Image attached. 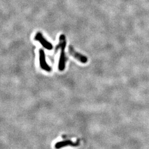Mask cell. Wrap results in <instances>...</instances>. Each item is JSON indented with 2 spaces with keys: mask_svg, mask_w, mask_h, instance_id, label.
<instances>
[{
  "mask_svg": "<svg viewBox=\"0 0 149 149\" xmlns=\"http://www.w3.org/2000/svg\"><path fill=\"white\" fill-rule=\"evenodd\" d=\"M39 60H40V65L42 69L44 70L50 72L51 71V68L50 67L45 60V55L44 51L43 49H40L39 51Z\"/></svg>",
  "mask_w": 149,
  "mask_h": 149,
  "instance_id": "cell-4",
  "label": "cell"
},
{
  "mask_svg": "<svg viewBox=\"0 0 149 149\" xmlns=\"http://www.w3.org/2000/svg\"><path fill=\"white\" fill-rule=\"evenodd\" d=\"M34 39L37 41H39L40 43L47 49L51 50L52 49V45L45 39L41 33H37L35 38H34Z\"/></svg>",
  "mask_w": 149,
  "mask_h": 149,
  "instance_id": "cell-3",
  "label": "cell"
},
{
  "mask_svg": "<svg viewBox=\"0 0 149 149\" xmlns=\"http://www.w3.org/2000/svg\"><path fill=\"white\" fill-rule=\"evenodd\" d=\"M79 145V143L78 142H73L71 140H64V141H59V142L56 143V144L55 145V147L56 149H60L66 146H77Z\"/></svg>",
  "mask_w": 149,
  "mask_h": 149,
  "instance_id": "cell-5",
  "label": "cell"
},
{
  "mask_svg": "<svg viewBox=\"0 0 149 149\" xmlns=\"http://www.w3.org/2000/svg\"><path fill=\"white\" fill-rule=\"evenodd\" d=\"M66 44L65 36L64 35H61L59 37V44L57 45L56 50H58V49H61V54L59 59V70L61 71H63L65 70V64L67 60V58L65 55V49Z\"/></svg>",
  "mask_w": 149,
  "mask_h": 149,
  "instance_id": "cell-1",
  "label": "cell"
},
{
  "mask_svg": "<svg viewBox=\"0 0 149 149\" xmlns=\"http://www.w3.org/2000/svg\"><path fill=\"white\" fill-rule=\"evenodd\" d=\"M68 52H69V54L72 56H73L75 59L77 60L80 63L85 64L87 62V58L86 57L80 54V53L77 52H76L74 48L72 47V46H70L69 48H68Z\"/></svg>",
  "mask_w": 149,
  "mask_h": 149,
  "instance_id": "cell-2",
  "label": "cell"
}]
</instances>
